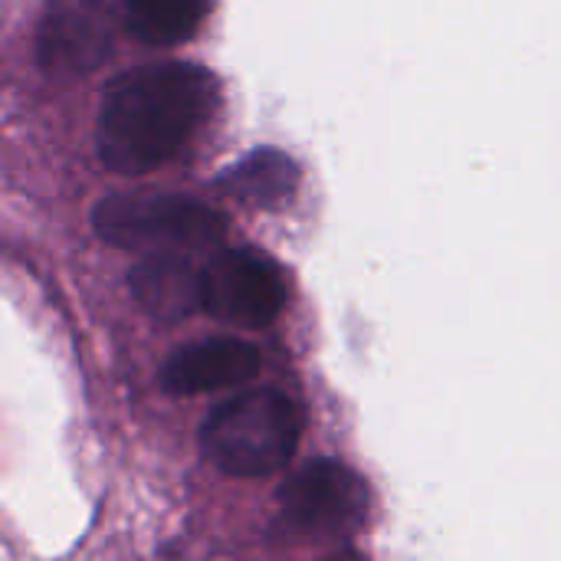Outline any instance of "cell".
Returning a JSON list of instances; mask_svg holds the SVG:
<instances>
[{"instance_id":"6da1fadb","label":"cell","mask_w":561,"mask_h":561,"mask_svg":"<svg viewBox=\"0 0 561 561\" xmlns=\"http://www.w3.org/2000/svg\"><path fill=\"white\" fill-rule=\"evenodd\" d=\"M220 82L197 62H148L122 72L95 118L99 161L115 174H145L168 164L210 122Z\"/></svg>"},{"instance_id":"7a4b0ae2","label":"cell","mask_w":561,"mask_h":561,"mask_svg":"<svg viewBox=\"0 0 561 561\" xmlns=\"http://www.w3.org/2000/svg\"><path fill=\"white\" fill-rule=\"evenodd\" d=\"M299 408L273 388H256L217 404L201 427L204 457L227 477L256 480L283 470L299 447Z\"/></svg>"},{"instance_id":"3957f363","label":"cell","mask_w":561,"mask_h":561,"mask_svg":"<svg viewBox=\"0 0 561 561\" xmlns=\"http://www.w3.org/2000/svg\"><path fill=\"white\" fill-rule=\"evenodd\" d=\"M92 230L118 250L197 253L224 240V214L181 194H112L92 207Z\"/></svg>"},{"instance_id":"277c9868","label":"cell","mask_w":561,"mask_h":561,"mask_svg":"<svg viewBox=\"0 0 561 561\" xmlns=\"http://www.w3.org/2000/svg\"><path fill=\"white\" fill-rule=\"evenodd\" d=\"M368 483L345 463L316 460L279 490V516L286 529L312 539H345L368 519Z\"/></svg>"},{"instance_id":"5b68a950","label":"cell","mask_w":561,"mask_h":561,"mask_svg":"<svg viewBox=\"0 0 561 561\" xmlns=\"http://www.w3.org/2000/svg\"><path fill=\"white\" fill-rule=\"evenodd\" d=\"M286 306V279L270 256L220 250L201 270V312L243 329H266Z\"/></svg>"},{"instance_id":"8992f818","label":"cell","mask_w":561,"mask_h":561,"mask_svg":"<svg viewBox=\"0 0 561 561\" xmlns=\"http://www.w3.org/2000/svg\"><path fill=\"white\" fill-rule=\"evenodd\" d=\"M115 16L108 0H53L39 23V62L46 69H95L112 53Z\"/></svg>"},{"instance_id":"52a82bcc","label":"cell","mask_w":561,"mask_h":561,"mask_svg":"<svg viewBox=\"0 0 561 561\" xmlns=\"http://www.w3.org/2000/svg\"><path fill=\"white\" fill-rule=\"evenodd\" d=\"M260 371V352L240 339H204L178 348L161 365V385L168 394H210L240 388Z\"/></svg>"},{"instance_id":"ba28073f","label":"cell","mask_w":561,"mask_h":561,"mask_svg":"<svg viewBox=\"0 0 561 561\" xmlns=\"http://www.w3.org/2000/svg\"><path fill=\"white\" fill-rule=\"evenodd\" d=\"M138 306L161 322H181L201 309V270L184 253H148L128 273Z\"/></svg>"},{"instance_id":"9c48e42d","label":"cell","mask_w":561,"mask_h":561,"mask_svg":"<svg viewBox=\"0 0 561 561\" xmlns=\"http://www.w3.org/2000/svg\"><path fill=\"white\" fill-rule=\"evenodd\" d=\"M217 187L237 197L247 207H283L296 197L299 187V164L279 148H256L233 161L220 178Z\"/></svg>"},{"instance_id":"30bf717a","label":"cell","mask_w":561,"mask_h":561,"mask_svg":"<svg viewBox=\"0 0 561 561\" xmlns=\"http://www.w3.org/2000/svg\"><path fill=\"white\" fill-rule=\"evenodd\" d=\"M214 0H125V26L145 46H178L210 16Z\"/></svg>"}]
</instances>
